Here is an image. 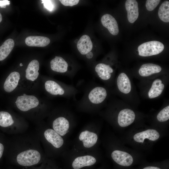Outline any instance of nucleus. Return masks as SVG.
Instances as JSON below:
<instances>
[{
  "mask_svg": "<svg viewBox=\"0 0 169 169\" xmlns=\"http://www.w3.org/2000/svg\"><path fill=\"white\" fill-rule=\"evenodd\" d=\"M10 4V2L8 0H0V7L1 8H6L7 5H9Z\"/></svg>",
  "mask_w": 169,
  "mask_h": 169,
  "instance_id": "obj_31",
  "label": "nucleus"
},
{
  "mask_svg": "<svg viewBox=\"0 0 169 169\" xmlns=\"http://www.w3.org/2000/svg\"><path fill=\"white\" fill-rule=\"evenodd\" d=\"M2 20V17L1 13H0V23L1 22Z\"/></svg>",
  "mask_w": 169,
  "mask_h": 169,
  "instance_id": "obj_35",
  "label": "nucleus"
},
{
  "mask_svg": "<svg viewBox=\"0 0 169 169\" xmlns=\"http://www.w3.org/2000/svg\"><path fill=\"white\" fill-rule=\"evenodd\" d=\"M143 169H161L159 167H155V166H147L143 168Z\"/></svg>",
  "mask_w": 169,
  "mask_h": 169,
  "instance_id": "obj_34",
  "label": "nucleus"
},
{
  "mask_svg": "<svg viewBox=\"0 0 169 169\" xmlns=\"http://www.w3.org/2000/svg\"><path fill=\"white\" fill-rule=\"evenodd\" d=\"M96 162L95 158L90 155H86L76 157L73 161L72 166L74 169H79L85 166L94 164Z\"/></svg>",
  "mask_w": 169,
  "mask_h": 169,
  "instance_id": "obj_14",
  "label": "nucleus"
},
{
  "mask_svg": "<svg viewBox=\"0 0 169 169\" xmlns=\"http://www.w3.org/2000/svg\"><path fill=\"white\" fill-rule=\"evenodd\" d=\"M160 0H147L146 2V6L149 11L153 10L159 3Z\"/></svg>",
  "mask_w": 169,
  "mask_h": 169,
  "instance_id": "obj_28",
  "label": "nucleus"
},
{
  "mask_svg": "<svg viewBox=\"0 0 169 169\" xmlns=\"http://www.w3.org/2000/svg\"><path fill=\"white\" fill-rule=\"evenodd\" d=\"M164 88V85L162 83L160 79H156L153 82L148 92L149 97L154 98L159 96L162 93Z\"/></svg>",
  "mask_w": 169,
  "mask_h": 169,
  "instance_id": "obj_23",
  "label": "nucleus"
},
{
  "mask_svg": "<svg viewBox=\"0 0 169 169\" xmlns=\"http://www.w3.org/2000/svg\"><path fill=\"white\" fill-rule=\"evenodd\" d=\"M20 66H22L23 65V64L22 63H21L20 64Z\"/></svg>",
  "mask_w": 169,
  "mask_h": 169,
  "instance_id": "obj_37",
  "label": "nucleus"
},
{
  "mask_svg": "<svg viewBox=\"0 0 169 169\" xmlns=\"http://www.w3.org/2000/svg\"><path fill=\"white\" fill-rule=\"evenodd\" d=\"M77 46L80 53L85 55L91 51L93 48V44L90 37L87 35H84L78 41Z\"/></svg>",
  "mask_w": 169,
  "mask_h": 169,
  "instance_id": "obj_16",
  "label": "nucleus"
},
{
  "mask_svg": "<svg viewBox=\"0 0 169 169\" xmlns=\"http://www.w3.org/2000/svg\"><path fill=\"white\" fill-rule=\"evenodd\" d=\"M113 159L118 164L124 166H129L133 163V159L128 153L120 151L115 150L111 153Z\"/></svg>",
  "mask_w": 169,
  "mask_h": 169,
  "instance_id": "obj_4",
  "label": "nucleus"
},
{
  "mask_svg": "<svg viewBox=\"0 0 169 169\" xmlns=\"http://www.w3.org/2000/svg\"><path fill=\"white\" fill-rule=\"evenodd\" d=\"M14 121L11 115L5 111L0 112V126L7 127L12 125Z\"/></svg>",
  "mask_w": 169,
  "mask_h": 169,
  "instance_id": "obj_26",
  "label": "nucleus"
},
{
  "mask_svg": "<svg viewBox=\"0 0 169 169\" xmlns=\"http://www.w3.org/2000/svg\"><path fill=\"white\" fill-rule=\"evenodd\" d=\"M79 139L83 142L84 147L90 148L96 143L98 136L96 134L93 132L85 130L80 133Z\"/></svg>",
  "mask_w": 169,
  "mask_h": 169,
  "instance_id": "obj_13",
  "label": "nucleus"
},
{
  "mask_svg": "<svg viewBox=\"0 0 169 169\" xmlns=\"http://www.w3.org/2000/svg\"><path fill=\"white\" fill-rule=\"evenodd\" d=\"M69 126V121L63 117L57 118L53 123L54 130L61 136H64L67 133Z\"/></svg>",
  "mask_w": 169,
  "mask_h": 169,
  "instance_id": "obj_11",
  "label": "nucleus"
},
{
  "mask_svg": "<svg viewBox=\"0 0 169 169\" xmlns=\"http://www.w3.org/2000/svg\"><path fill=\"white\" fill-rule=\"evenodd\" d=\"M25 42L29 46L44 47L50 43L49 39L45 37L41 36H29L26 38Z\"/></svg>",
  "mask_w": 169,
  "mask_h": 169,
  "instance_id": "obj_15",
  "label": "nucleus"
},
{
  "mask_svg": "<svg viewBox=\"0 0 169 169\" xmlns=\"http://www.w3.org/2000/svg\"><path fill=\"white\" fill-rule=\"evenodd\" d=\"M125 5L127 12L128 20L130 23H133L139 16L138 3L135 0H127Z\"/></svg>",
  "mask_w": 169,
  "mask_h": 169,
  "instance_id": "obj_8",
  "label": "nucleus"
},
{
  "mask_svg": "<svg viewBox=\"0 0 169 169\" xmlns=\"http://www.w3.org/2000/svg\"><path fill=\"white\" fill-rule=\"evenodd\" d=\"M20 78V75L18 72L14 71L10 73L4 83V90L7 92L13 91L18 86Z\"/></svg>",
  "mask_w": 169,
  "mask_h": 169,
  "instance_id": "obj_12",
  "label": "nucleus"
},
{
  "mask_svg": "<svg viewBox=\"0 0 169 169\" xmlns=\"http://www.w3.org/2000/svg\"><path fill=\"white\" fill-rule=\"evenodd\" d=\"M107 95V91L105 88L102 87H96L90 90L88 94V98L92 103L97 104L102 102Z\"/></svg>",
  "mask_w": 169,
  "mask_h": 169,
  "instance_id": "obj_5",
  "label": "nucleus"
},
{
  "mask_svg": "<svg viewBox=\"0 0 169 169\" xmlns=\"http://www.w3.org/2000/svg\"><path fill=\"white\" fill-rule=\"evenodd\" d=\"M41 159L39 152L34 150H28L18 154L17 157L18 163L24 166H30L37 164Z\"/></svg>",
  "mask_w": 169,
  "mask_h": 169,
  "instance_id": "obj_2",
  "label": "nucleus"
},
{
  "mask_svg": "<svg viewBox=\"0 0 169 169\" xmlns=\"http://www.w3.org/2000/svg\"><path fill=\"white\" fill-rule=\"evenodd\" d=\"M78 39H76L75 40V42L76 43H77L78 41Z\"/></svg>",
  "mask_w": 169,
  "mask_h": 169,
  "instance_id": "obj_36",
  "label": "nucleus"
},
{
  "mask_svg": "<svg viewBox=\"0 0 169 169\" xmlns=\"http://www.w3.org/2000/svg\"><path fill=\"white\" fill-rule=\"evenodd\" d=\"M45 139L55 147L59 148L64 143V140L62 137L54 130L49 129L44 132Z\"/></svg>",
  "mask_w": 169,
  "mask_h": 169,
  "instance_id": "obj_10",
  "label": "nucleus"
},
{
  "mask_svg": "<svg viewBox=\"0 0 169 169\" xmlns=\"http://www.w3.org/2000/svg\"><path fill=\"white\" fill-rule=\"evenodd\" d=\"M164 48V45L161 42L152 41L141 44L138 48V50L140 56L147 57L160 53L163 51Z\"/></svg>",
  "mask_w": 169,
  "mask_h": 169,
  "instance_id": "obj_1",
  "label": "nucleus"
},
{
  "mask_svg": "<svg viewBox=\"0 0 169 169\" xmlns=\"http://www.w3.org/2000/svg\"><path fill=\"white\" fill-rule=\"evenodd\" d=\"M14 45V40L11 38L6 40L0 47V61L5 59L9 55Z\"/></svg>",
  "mask_w": 169,
  "mask_h": 169,
  "instance_id": "obj_24",
  "label": "nucleus"
},
{
  "mask_svg": "<svg viewBox=\"0 0 169 169\" xmlns=\"http://www.w3.org/2000/svg\"><path fill=\"white\" fill-rule=\"evenodd\" d=\"M4 151V146L3 145L0 143V158L2 156Z\"/></svg>",
  "mask_w": 169,
  "mask_h": 169,
  "instance_id": "obj_32",
  "label": "nucleus"
},
{
  "mask_svg": "<svg viewBox=\"0 0 169 169\" xmlns=\"http://www.w3.org/2000/svg\"><path fill=\"white\" fill-rule=\"evenodd\" d=\"M59 1L64 5L69 6L77 5L79 2V0H60Z\"/></svg>",
  "mask_w": 169,
  "mask_h": 169,
  "instance_id": "obj_29",
  "label": "nucleus"
},
{
  "mask_svg": "<svg viewBox=\"0 0 169 169\" xmlns=\"http://www.w3.org/2000/svg\"><path fill=\"white\" fill-rule=\"evenodd\" d=\"M45 90L50 94L53 95H62L65 93L63 88L56 82L48 80L45 83Z\"/></svg>",
  "mask_w": 169,
  "mask_h": 169,
  "instance_id": "obj_22",
  "label": "nucleus"
},
{
  "mask_svg": "<svg viewBox=\"0 0 169 169\" xmlns=\"http://www.w3.org/2000/svg\"><path fill=\"white\" fill-rule=\"evenodd\" d=\"M86 57L88 59H90L92 58L93 56V53L90 51L86 54Z\"/></svg>",
  "mask_w": 169,
  "mask_h": 169,
  "instance_id": "obj_33",
  "label": "nucleus"
},
{
  "mask_svg": "<svg viewBox=\"0 0 169 169\" xmlns=\"http://www.w3.org/2000/svg\"><path fill=\"white\" fill-rule=\"evenodd\" d=\"M118 88L121 92L127 94L131 90V84L130 80L127 75L124 73H121L119 75L117 80Z\"/></svg>",
  "mask_w": 169,
  "mask_h": 169,
  "instance_id": "obj_18",
  "label": "nucleus"
},
{
  "mask_svg": "<svg viewBox=\"0 0 169 169\" xmlns=\"http://www.w3.org/2000/svg\"><path fill=\"white\" fill-rule=\"evenodd\" d=\"M44 7L50 11H52L54 8V6L51 0H42Z\"/></svg>",
  "mask_w": 169,
  "mask_h": 169,
  "instance_id": "obj_30",
  "label": "nucleus"
},
{
  "mask_svg": "<svg viewBox=\"0 0 169 169\" xmlns=\"http://www.w3.org/2000/svg\"><path fill=\"white\" fill-rule=\"evenodd\" d=\"M39 103L38 99L35 96L25 94L18 96L15 102L17 108L23 111H26L37 107Z\"/></svg>",
  "mask_w": 169,
  "mask_h": 169,
  "instance_id": "obj_3",
  "label": "nucleus"
},
{
  "mask_svg": "<svg viewBox=\"0 0 169 169\" xmlns=\"http://www.w3.org/2000/svg\"><path fill=\"white\" fill-rule=\"evenodd\" d=\"M50 67L53 71L64 73L68 70V65L67 63L62 57L55 56L50 61Z\"/></svg>",
  "mask_w": 169,
  "mask_h": 169,
  "instance_id": "obj_19",
  "label": "nucleus"
},
{
  "mask_svg": "<svg viewBox=\"0 0 169 169\" xmlns=\"http://www.w3.org/2000/svg\"><path fill=\"white\" fill-rule=\"evenodd\" d=\"M95 70L99 77L104 80L109 79L111 73L113 72V69L109 65L103 63L98 64L95 67Z\"/></svg>",
  "mask_w": 169,
  "mask_h": 169,
  "instance_id": "obj_21",
  "label": "nucleus"
},
{
  "mask_svg": "<svg viewBox=\"0 0 169 169\" xmlns=\"http://www.w3.org/2000/svg\"><path fill=\"white\" fill-rule=\"evenodd\" d=\"M157 119L160 122H165L169 119V106L164 108L158 114Z\"/></svg>",
  "mask_w": 169,
  "mask_h": 169,
  "instance_id": "obj_27",
  "label": "nucleus"
},
{
  "mask_svg": "<svg viewBox=\"0 0 169 169\" xmlns=\"http://www.w3.org/2000/svg\"><path fill=\"white\" fill-rule=\"evenodd\" d=\"M135 114L132 110L125 109L121 110L118 116V122L122 127H126L131 124L134 121Z\"/></svg>",
  "mask_w": 169,
  "mask_h": 169,
  "instance_id": "obj_6",
  "label": "nucleus"
},
{
  "mask_svg": "<svg viewBox=\"0 0 169 169\" xmlns=\"http://www.w3.org/2000/svg\"><path fill=\"white\" fill-rule=\"evenodd\" d=\"M158 15L159 18L165 22H169V2H163L159 7Z\"/></svg>",
  "mask_w": 169,
  "mask_h": 169,
  "instance_id": "obj_25",
  "label": "nucleus"
},
{
  "mask_svg": "<svg viewBox=\"0 0 169 169\" xmlns=\"http://www.w3.org/2000/svg\"><path fill=\"white\" fill-rule=\"evenodd\" d=\"M161 70V68L159 65L152 63H147L141 65L139 70V73L142 76L147 77L158 73Z\"/></svg>",
  "mask_w": 169,
  "mask_h": 169,
  "instance_id": "obj_20",
  "label": "nucleus"
},
{
  "mask_svg": "<svg viewBox=\"0 0 169 169\" xmlns=\"http://www.w3.org/2000/svg\"><path fill=\"white\" fill-rule=\"evenodd\" d=\"M39 63L36 59L31 61L28 64L26 70L25 77L28 80L34 81L38 77Z\"/></svg>",
  "mask_w": 169,
  "mask_h": 169,
  "instance_id": "obj_17",
  "label": "nucleus"
},
{
  "mask_svg": "<svg viewBox=\"0 0 169 169\" xmlns=\"http://www.w3.org/2000/svg\"><path fill=\"white\" fill-rule=\"evenodd\" d=\"M101 21L102 25L106 28L112 34L116 35L119 33V29L117 22L111 15L106 14L101 17Z\"/></svg>",
  "mask_w": 169,
  "mask_h": 169,
  "instance_id": "obj_7",
  "label": "nucleus"
},
{
  "mask_svg": "<svg viewBox=\"0 0 169 169\" xmlns=\"http://www.w3.org/2000/svg\"><path fill=\"white\" fill-rule=\"evenodd\" d=\"M159 137L160 134L156 130L148 129L135 134L133 136V139L136 142L143 143L146 139L155 141L158 139Z\"/></svg>",
  "mask_w": 169,
  "mask_h": 169,
  "instance_id": "obj_9",
  "label": "nucleus"
}]
</instances>
